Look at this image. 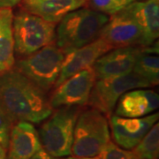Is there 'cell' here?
I'll return each mask as SVG.
<instances>
[{
  "label": "cell",
  "mask_w": 159,
  "mask_h": 159,
  "mask_svg": "<svg viewBox=\"0 0 159 159\" xmlns=\"http://www.w3.org/2000/svg\"><path fill=\"white\" fill-rule=\"evenodd\" d=\"M0 108L14 123H40L53 111L45 92L16 69L0 74Z\"/></svg>",
  "instance_id": "6da1fadb"
},
{
  "label": "cell",
  "mask_w": 159,
  "mask_h": 159,
  "mask_svg": "<svg viewBox=\"0 0 159 159\" xmlns=\"http://www.w3.org/2000/svg\"><path fill=\"white\" fill-rule=\"evenodd\" d=\"M109 18L87 7L70 11L58 22L55 44L64 54L89 44L99 37Z\"/></svg>",
  "instance_id": "7a4b0ae2"
},
{
  "label": "cell",
  "mask_w": 159,
  "mask_h": 159,
  "mask_svg": "<svg viewBox=\"0 0 159 159\" xmlns=\"http://www.w3.org/2000/svg\"><path fill=\"white\" fill-rule=\"evenodd\" d=\"M81 111L80 106H66L52 111L38 132L47 153L57 158L72 155L74 126Z\"/></svg>",
  "instance_id": "3957f363"
},
{
  "label": "cell",
  "mask_w": 159,
  "mask_h": 159,
  "mask_svg": "<svg viewBox=\"0 0 159 159\" xmlns=\"http://www.w3.org/2000/svg\"><path fill=\"white\" fill-rule=\"evenodd\" d=\"M111 142L107 117L94 108L81 111L74 126L72 155L95 157Z\"/></svg>",
  "instance_id": "277c9868"
},
{
  "label": "cell",
  "mask_w": 159,
  "mask_h": 159,
  "mask_svg": "<svg viewBox=\"0 0 159 159\" xmlns=\"http://www.w3.org/2000/svg\"><path fill=\"white\" fill-rule=\"evenodd\" d=\"M64 58V52L52 43L24 56L18 61L15 69L46 93L56 84Z\"/></svg>",
  "instance_id": "5b68a950"
},
{
  "label": "cell",
  "mask_w": 159,
  "mask_h": 159,
  "mask_svg": "<svg viewBox=\"0 0 159 159\" xmlns=\"http://www.w3.org/2000/svg\"><path fill=\"white\" fill-rule=\"evenodd\" d=\"M12 32L15 51L20 56H28L53 43L56 24L23 10L13 16Z\"/></svg>",
  "instance_id": "8992f818"
},
{
  "label": "cell",
  "mask_w": 159,
  "mask_h": 159,
  "mask_svg": "<svg viewBox=\"0 0 159 159\" xmlns=\"http://www.w3.org/2000/svg\"><path fill=\"white\" fill-rule=\"evenodd\" d=\"M152 85L134 72L121 76L97 80L90 93L88 104L110 117L120 97L135 89H147Z\"/></svg>",
  "instance_id": "52a82bcc"
},
{
  "label": "cell",
  "mask_w": 159,
  "mask_h": 159,
  "mask_svg": "<svg viewBox=\"0 0 159 159\" xmlns=\"http://www.w3.org/2000/svg\"><path fill=\"white\" fill-rule=\"evenodd\" d=\"M99 37L113 49L125 46H142V28L131 4L109 18Z\"/></svg>",
  "instance_id": "ba28073f"
},
{
  "label": "cell",
  "mask_w": 159,
  "mask_h": 159,
  "mask_svg": "<svg viewBox=\"0 0 159 159\" xmlns=\"http://www.w3.org/2000/svg\"><path fill=\"white\" fill-rule=\"evenodd\" d=\"M97 80L93 67L80 71L55 87L50 98L53 109L66 106H83L88 104L90 93Z\"/></svg>",
  "instance_id": "9c48e42d"
},
{
  "label": "cell",
  "mask_w": 159,
  "mask_h": 159,
  "mask_svg": "<svg viewBox=\"0 0 159 159\" xmlns=\"http://www.w3.org/2000/svg\"><path fill=\"white\" fill-rule=\"evenodd\" d=\"M109 125L115 143L120 148L133 149L158 120V113L141 118H124L111 115Z\"/></svg>",
  "instance_id": "30bf717a"
},
{
  "label": "cell",
  "mask_w": 159,
  "mask_h": 159,
  "mask_svg": "<svg viewBox=\"0 0 159 159\" xmlns=\"http://www.w3.org/2000/svg\"><path fill=\"white\" fill-rule=\"evenodd\" d=\"M142 47L125 46L114 48L99 57L93 65L97 80L107 79L133 72Z\"/></svg>",
  "instance_id": "8fae6325"
},
{
  "label": "cell",
  "mask_w": 159,
  "mask_h": 159,
  "mask_svg": "<svg viewBox=\"0 0 159 159\" xmlns=\"http://www.w3.org/2000/svg\"><path fill=\"white\" fill-rule=\"evenodd\" d=\"M112 49L104 40L98 37L90 43L65 54L61 71L54 87L61 84L64 80L80 71L92 67L99 57Z\"/></svg>",
  "instance_id": "7c38bea8"
},
{
  "label": "cell",
  "mask_w": 159,
  "mask_h": 159,
  "mask_svg": "<svg viewBox=\"0 0 159 159\" xmlns=\"http://www.w3.org/2000/svg\"><path fill=\"white\" fill-rule=\"evenodd\" d=\"M7 159H29L43 148L38 131L28 121H17L11 127Z\"/></svg>",
  "instance_id": "4fadbf2b"
},
{
  "label": "cell",
  "mask_w": 159,
  "mask_h": 159,
  "mask_svg": "<svg viewBox=\"0 0 159 159\" xmlns=\"http://www.w3.org/2000/svg\"><path fill=\"white\" fill-rule=\"evenodd\" d=\"M157 92L147 89H135L123 94L116 103L115 115L124 118H141L158 109Z\"/></svg>",
  "instance_id": "5bb4252c"
},
{
  "label": "cell",
  "mask_w": 159,
  "mask_h": 159,
  "mask_svg": "<svg viewBox=\"0 0 159 159\" xmlns=\"http://www.w3.org/2000/svg\"><path fill=\"white\" fill-rule=\"evenodd\" d=\"M23 10L57 24L68 12L86 5V0H21Z\"/></svg>",
  "instance_id": "9a60e30c"
},
{
  "label": "cell",
  "mask_w": 159,
  "mask_h": 159,
  "mask_svg": "<svg viewBox=\"0 0 159 159\" xmlns=\"http://www.w3.org/2000/svg\"><path fill=\"white\" fill-rule=\"evenodd\" d=\"M131 6L142 28V46L153 44L159 35V0L134 1Z\"/></svg>",
  "instance_id": "2e32d148"
},
{
  "label": "cell",
  "mask_w": 159,
  "mask_h": 159,
  "mask_svg": "<svg viewBox=\"0 0 159 159\" xmlns=\"http://www.w3.org/2000/svg\"><path fill=\"white\" fill-rule=\"evenodd\" d=\"M13 16L11 8H0V74L11 70L15 65L12 32Z\"/></svg>",
  "instance_id": "e0dca14e"
},
{
  "label": "cell",
  "mask_w": 159,
  "mask_h": 159,
  "mask_svg": "<svg viewBox=\"0 0 159 159\" xmlns=\"http://www.w3.org/2000/svg\"><path fill=\"white\" fill-rule=\"evenodd\" d=\"M142 47V52L138 55L133 72L140 75L143 79L154 86L159 82V58L157 51L153 46Z\"/></svg>",
  "instance_id": "ac0fdd59"
},
{
  "label": "cell",
  "mask_w": 159,
  "mask_h": 159,
  "mask_svg": "<svg viewBox=\"0 0 159 159\" xmlns=\"http://www.w3.org/2000/svg\"><path fill=\"white\" fill-rule=\"evenodd\" d=\"M133 151L139 159H158L159 125L157 122L133 148Z\"/></svg>",
  "instance_id": "d6986e66"
},
{
  "label": "cell",
  "mask_w": 159,
  "mask_h": 159,
  "mask_svg": "<svg viewBox=\"0 0 159 159\" xmlns=\"http://www.w3.org/2000/svg\"><path fill=\"white\" fill-rule=\"evenodd\" d=\"M133 2L134 0H86L90 9L108 16L119 12Z\"/></svg>",
  "instance_id": "ffe728a7"
},
{
  "label": "cell",
  "mask_w": 159,
  "mask_h": 159,
  "mask_svg": "<svg viewBox=\"0 0 159 159\" xmlns=\"http://www.w3.org/2000/svg\"><path fill=\"white\" fill-rule=\"evenodd\" d=\"M99 159H139L133 150L120 148L116 143L110 142L97 156Z\"/></svg>",
  "instance_id": "44dd1931"
},
{
  "label": "cell",
  "mask_w": 159,
  "mask_h": 159,
  "mask_svg": "<svg viewBox=\"0 0 159 159\" xmlns=\"http://www.w3.org/2000/svg\"><path fill=\"white\" fill-rule=\"evenodd\" d=\"M14 122L11 118L0 108V145L7 149L10 132Z\"/></svg>",
  "instance_id": "7402d4cb"
},
{
  "label": "cell",
  "mask_w": 159,
  "mask_h": 159,
  "mask_svg": "<svg viewBox=\"0 0 159 159\" xmlns=\"http://www.w3.org/2000/svg\"><path fill=\"white\" fill-rule=\"evenodd\" d=\"M29 159H57V157H54L51 156L49 153H47L43 148L40 149L39 151H37L34 154V156H32Z\"/></svg>",
  "instance_id": "603a6c76"
},
{
  "label": "cell",
  "mask_w": 159,
  "mask_h": 159,
  "mask_svg": "<svg viewBox=\"0 0 159 159\" xmlns=\"http://www.w3.org/2000/svg\"><path fill=\"white\" fill-rule=\"evenodd\" d=\"M21 0H0V8L2 7H13L20 4Z\"/></svg>",
  "instance_id": "cb8c5ba5"
},
{
  "label": "cell",
  "mask_w": 159,
  "mask_h": 159,
  "mask_svg": "<svg viewBox=\"0 0 159 159\" xmlns=\"http://www.w3.org/2000/svg\"><path fill=\"white\" fill-rule=\"evenodd\" d=\"M0 159H7L6 149L0 145Z\"/></svg>",
  "instance_id": "d4e9b609"
},
{
  "label": "cell",
  "mask_w": 159,
  "mask_h": 159,
  "mask_svg": "<svg viewBox=\"0 0 159 159\" xmlns=\"http://www.w3.org/2000/svg\"><path fill=\"white\" fill-rule=\"evenodd\" d=\"M66 159H99L97 157H67Z\"/></svg>",
  "instance_id": "484cf974"
},
{
  "label": "cell",
  "mask_w": 159,
  "mask_h": 159,
  "mask_svg": "<svg viewBox=\"0 0 159 159\" xmlns=\"http://www.w3.org/2000/svg\"><path fill=\"white\" fill-rule=\"evenodd\" d=\"M134 1H142V0H134Z\"/></svg>",
  "instance_id": "4316f807"
}]
</instances>
